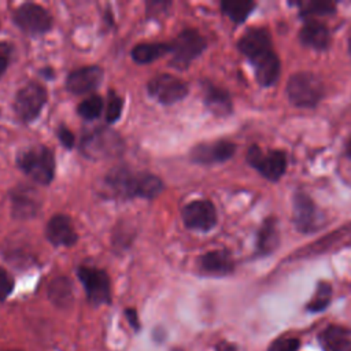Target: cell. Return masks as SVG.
<instances>
[{"instance_id": "cell-27", "label": "cell", "mask_w": 351, "mask_h": 351, "mask_svg": "<svg viewBox=\"0 0 351 351\" xmlns=\"http://www.w3.org/2000/svg\"><path fill=\"white\" fill-rule=\"evenodd\" d=\"M103 107H104V101L99 95H92L86 99H84L80 104H78V115L82 117L86 121H93L96 118H99L103 112Z\"/></svg>"}, {"instance_id": "cell-28", "label": "cell", "mask_w": 351, "mask_h": 351, "mask_svg": "<svg viewBox=\"0 0 351 351\" xmlns=\"http://www.w3.org/2000/svg\"><path fill=\"white\" fill-rule=\"evenodd\" d=\"M122 110H123V99L117 92L110 90L107 104H106V121L108 123L117 122L122 115Z\"/></svg>"}, {"instance_id": "cell-37", "label": "cell", "mask_w": 351, "mask_h": 351, "mask_svg": "<svg viewBox=\"0 0 351 351\" xmlns=\"http://www.w3.org/2000/svg\"><path fill=\"white\" fill-rule=\"evenodd\" d=\"M348 51H350V56H351V38H350V44H348Z\"/></svg>"}, {"instance_id": "cell-1", "label": "cell", "mask_w": 351, "mask_h": 351, "mask_svg": "<svg viewBox=\"0 0 351 351\" xmlns=\"http://www.w3.org/2000/svg\"><path fill=\"white\" fill-rule=\"evenodd\" d=\"M101 193L110 197L155 199L163 191L162 180L147 171H133L128 167L111 169L101 181Z\"/></svg>"}, {"instance_id": "cell-19", "label": "cell", "mask_w": 351, "mask_h": 351, "mask_svg": "<svg viewBox=\"0 0 351 351\" xmlns=\"http://www.w3.org/2000/svg\"><path fill=\"white\" fill-rule=\"evenodd\" d=\"M203 100L206 107L218 117H225L232 112V99L229 93L208 81L203 84Z\"/></svg>"}, {"instance_id": "cell-21", "label": "cell", "mask_w": 351, "mask_h": 351, "mask_svg": "<svg viewBox=\"0 0 351 351\" xmlns=\"http://www.w3.org/2000/svg\"><path fill=\"white\" fill-rule=\"evenodd\" d=\"M299 38L306 47L314 49H325L329 45L330 34L324 23H319L317 21H308L300 29Z\"/></svg>"}, {"instance_id": "cell-16", "label": "cell", "mask_w": 351, "mask_h": 351, "mask_svg": "<svg viewBox=\"0 0 351 351\" xmlns=\"http://www.w3.org/2000/svg\"><path fill=\"white\" fill-rule=\"evenodd\" d=\"M103 69L99 66H85L73 70L66 78V88L74 95L93 92L103 81Z\"/></svg>"}, {"instance_id": "cell-29", "label": "cell", "mask_w": 351, "mask_h": 351, "mask_svg": "<svg viewBox=\"0 0 351 351\" xmlns=\"http://www.w3.org/2000/svg\"><path fill=\"white\" fill-rule=\"evenodd\" d=\"M298 5L302 15H328L335 12V4L329 1H302Z\"/></svg>"}, {"instance_id": "cell-2", "label": "cell", "mask_w": 351, "mask_h": 351, "mask_svg": "<svg viewBox=\"0 0 351 351\" xmlns=\"http://www.w3.org/2000/svg\"><path fill=\"white\" fill-rule=\"evenodd\" d=\"M237 47L255 67V75L262 86H270L277 81L280 60L273 51L271 37L263 27H251L240 37Z\"/></svg>"}, {"instance_id": "cell-12", "label": "cell", "mask_w": 351, "mask_h": 351, "mask_svg": "<svg viewBox=\"0 0 351 351\" xmlns=\"http://www.w3.org/2000/svg\"><path fill=\"white\" fill-rule=\"evenodd\" d=\"M181 218L186 228L207 232L217 225V210L210 200H192L182 207Z\"/></svg>"}, {"instance_id": "cell-11", "label": "cell", "mask_w": 351, "mask_h": 351, "mask_svg": "<svg viewBox=\"0 0 351 351\" xmlns=\"http://www.w3.org/2000/svg\"><path fill=\"white\" fill-rule=\"evenodd\" d=\"M247 162L270 181H277L287 170V155L282 151L263 152L258 145L250 147Z\"/></svg>"}, {"instance_id": "cell-8", "label": "cell", "mask_w": 351, "mask_h": 351, "mask_svg": "<svg viewBox=\"0 0 351 351\" xmlns=\"http://www.w3.org/2000/svg\"><path fill=\"white\" fill-rule=\"evenodd\" d=\"M12 21L26 34H44L52 27L51 14L36 3H25L14 10Z\"/></svg>"}, {"instance_id": "cell-32", "label": "cell", "mask_w": 351, "mask_h": 351, "mask_svg": "<svg viewBox=\"0 0 351 351\" xmlns=\"http://www.w3.org/2000/svg\"><path fill=\"white\" fill-rule=\"evenodd\" d=\"M12 51H14V47L10 43L0 41V78L5 73V70L10 64Z\"/></svg>"}, {"instance_id": "cell-30", "label": "cell", "mask_w": 351, "mask_h": 351, "mask_svg": "<svg viewBox=\"0 0 351 351\" xmlns=\"http://www.w3.org/2000/svg\"><path fill=\"white\" fill-rule=\"evenodd\" d=\"M300 347V340L296 337H278L277 340L271 341L267 351H298Z\"/></svg>"}, {"instance_id": "cell-24", "label": "cell", "mask_w": 351, "mask_h": 351, "mask_svg": "<svg viewBox=\"0 0 351 351\" xmlns=\"http://www.w3.org/2000/svg\"><path fill=\"white\" fill-rule=\"evenodd\" d=\"M48 296L59 307H69L73 303V284L67 277H56L48 287Z\"/></svg>"}, {"instance_id": "cell-36", "label": "cell", "mask_w": 351, "mask_h": 351, "mask_svg": "<svg viewBox=\"0 0 351 351\" xmlns=\"http://www.w3.org/2000/svg\"><path fill=\"white\" fill-rule=\"evenodd\" d=\"M347 154H348V156L351 158V138H350V141H348V144H347Z\"/></svg>"}, {"instance_id": "cell-10", "label": "cell", "mask_w": 351, "mask_h": 351, "mask_svg": "<svg viewBox=\"0 0 351 351\" xmlns=\"http://www.w3.org/2000/svg\"><path fill=\"white\" fill-rule=\"evenodd\" d=\"M147 90L160 104H174L188 95V85L181 78L171 74H159L147 84Z\"/></svg>"}, {"instance_id": "cell-35", "label": "cell", "mask_w": 351, "mask_h": 351, "mask_svg": "<svg viewBox=\"0 0 351 351\" xmlns=\"http://www.w3.org/2000/svg\"><path fill=\"white\" fill-rule=\"evenodd\" d=\"M215 351H237V347L229 341H221L215 346Z\"/></svg>"}, {"instance_id": "cell-38", "label": "cell", "mask_w": 351, "mask_h": 351, "mask_svg": "<svg viewBox=\"0 0 351 351\" xmlns=\"http://www.w3.org/2000/svg\"><path fill=\"white\" fill-rule=\"evenodd\" d=\"M173 351H181V350H177V348H176V350H173Z\"/></svg>"}, {"instance_id": "cell-3", "label": "cell", "mask_w": 351, "mask_h": 351, "mask_svg": "<svg viewBox=\"0 0 351 351\" xmlns=\"http://www.w3.org/2000/svg\"><path fill=\"white\" fill-rule=\"evenodd\" d=\"M18 167L34 182L49 185L55 176V156L45 145H33L16 155Z\"/></svg>"}, {"instance_id": "cell-5", "label": "cell", "mask_w": 351, "mask_h": 351, "mask_svg": "<svg viewBox=\"0 0 351 351\" xmlns=\"http://www.w3.org/2000/svg\"><path fill=\"white\" fill-rule=\"evenodd\" d=\"M287 95L298 107H314L322 99L324 85L313 73H296L288 80Z\"/></svg>"}, {"instance_id": "cell-9", "label": "cell", "mask_w": 351, "mask_h": 351, "mask_svg": "<svg viewBox=\"0 0 351 351\" xmlns=\"http://www.w3.org/2000/svg\"><path fill=\"white\" fill-rule=\"evenodd\" d=\"M77 276L85 288L88 300L93 306H100L110 302L111 285L110 278L104 270L81 265L77 269Z\"/></svg>"}, {"instance_id": "cell-31", "label": "cell", "mask_w": 351, "mask_h": 351, "mask_svg": "<svg viewBox=\"0 0 351 351\" xmlns=\"http://www.w3.org/2000/svg\"><path fill=\"white\" fill-rule=\"evenodd\" d=\"M12 289H14V278L5 269L0 267V302L5 300L11 295Z\"/></svg>"}, {"instance_id": "cell-39", "label": "cell", "mask_w": 351, "mask_h": 351, "mask_svg": "<svg viewBox=\"0 0 351 351\" xmlns=\"http://www.w3.org/2000/svg\"><path fill=\"white\" fill-rule=\"evenodd\" d=\"M7 351H16V350H7Z\"/></svg>"}, {"instance_id": "cell-25", "label": "cell", "mask_w": 351, "mask_h": 351, "mask_svg": "<svg viewBox=\"0 0 351 351\" xmlns=\"http://www.w3.org/2000/svg\"><path fill=\"white\" fill-rule=\"evenodd\" d=\"M255 8V3L250 0H237V1H222V12L234 23H241Z\"/></svg>"}, {"instance_id": "cell-23", "label": "cell", "mask_w": 351, "mask_h": 351, "mask_svg": "<svg viewBox=\"0 0 351 351\" xmlns=\"http://www.w3.org/2000/svg\"><path fill=\"white\" fill-rule=\"evenodd\" d=\"M170 52V43H148L137 44L133 47L130 55L132 59L138 64H145L163 58Z\"/></svg>"}, {"instance_id": "cell-4", "label": "cell", "mask_w": 351, "mask_h": 351, "mask_svg": "<svg viewBox=\"0 0 351 351\" xmlns=\"http://www.w3.org/2000/svg\"><path fill=\"white\" fill-rule=\"evenodd\" d=\"M122 149L123 141L121 136L108 128H96L86 132L80 143L81 154L93 160L114 158Z\"/></svg>"}, {"instance_id": "cell-22", "label": "cell", "mask_w": 351, "mask_h": 351, "mask_svg": "<svg viewBox=\"0 0 351 351\" xmlns=\"http://www.w3.org/2000/svg\"><path fill=\"white\" fill-rule=\"evenodd\" d=\"M280 236L276 218H267L262 223L258 239H256V252L259 255H269L278 247Z\"/></svg>"}, {"instance_id": "cell-13", "label": "cell", "mask_w": 351, "mask_h": 351, "mask_svg": "<svg viewBox=\"0 0 351 351\" xmlns=\"http://www.w3.org/2000/svg\"><path fill=\"white\" fill-rule=\"evenodd\" d=\"M322 215L308 195L296 192L293 196V222L298 230L314 232L322 225Z\"/></svg>"}, {"instance_id": "cell-33", "label": "cell", "mask_w": 351, "mask_h": 351, "mask_svg": "<svg viewBox=\"0 0 351 351\" xmlns=\"http://www.w3.org/2000/svg\"><path fill=\"white\" fill-rule=\"evenodd\" d=\"M56 136H58L59 141L62 143V145H64L66 148H71V147L74 145V141H75L74 134H73V132H71L69 128H66L64 125H60V126L58 128Z\"/></svg>"}, {"instance_id": "cell-17", "label": "cell", "mask_w": 351, "mask_h": 351, "mask_svg": "<svg viewBox=\"0 0 351 351\" xmlns=\"http://www.w3.org/2000/svg\"><path fill=\"white\" fill-rule=\"evenodd\" d=\"M45 236L55 247H71L77 243V232L73 221L66 214H55L45 226Z\"/></svg>"}, {"instance_id": "cell-7", "label": "cell", "mask_w": 351, "mask_h": 351, "mask_svg": "<svg viewBox=\"0 0 351 351\" xmlns=\"http://www.w3.org/2000/svg\"><path fill=\"white\" fill-rule=\"evenodd\" d=\"M47 99H48V93L44 85L34 81L27 82L15 95V100H14L15 114L21 121L32 122L40 115L43 107L47 103Z\"/></svg>"}, {"instance_id": "cell-6", "label": "cell", "mask_w": 351, "mask_h": 351, "mask_svg": "<svg viewBox=\"0 0 351 351\" xmlns=\"http://www.w3.org/2000/svg\"><path fill=\"white\" fill-rule=\"evenodd\" d=\"M206 38L195 29H184L170 43L171 60L176 69H186L206 49Z\"/></svg>"}, {"instance_id": "cell-18", "label": "cell", "mask_w": 351, "mask_h": 351, "mask_svg": "<svg viewBox=\"0 0 351 351\" xmlns=\"http://www.w3.org/2000/svg\"><path fill=\"white\" fill-rule=\"evenodd\" d=\"M199 269L210 276H226L234 269L232 255L225 250H214L203 254L197 259Z\"/></svg>"}, {"instance_id": "cell-20", "label": "cell", "mask_w": 351, "mask_h": 351, "mask_svg": "<svg viewBox=\"0 0 351 351\" xmlns=\"http://www.w3.org/2000/svg\"><path fill=\"white\" fill-rule=\"evenodd\" d=\"M318 341L324 351H351V333L339 325L326 326L318 335Z\"/></svg>"}, {"instance_id": "cell-26", "label": "cell", "mask_w": 351, "mask_h": 351, "mask_svg": "<svg viewBox=\"0 0 351 351\" xmlns=\"http://www.w3.org/2000/svg\"><path fill=\"white\" fill-rule=\"evenodd\" d=\"M330 298H332L330 284L321 281L317 284V289H315L313 298L310 299V302L307 303L306 308L310 313H319L328 307V304L330 303Z\"/></svg>"}, {"instance_id": "cell-15", "label": "cell", "mask_w": 351, "mask_h": 351, "mask_svg": "<svg viewBox=\"0 0 351 351\" xmlns=\"http://www.w3.org/2000/svg\"><path fill=\"white\" fill-rule=\"evenodd\" d=\"M236 145L228 140H218L214 143H202L192 148L191 159L200 165L221 163L233 156Z\"/></svg>"}, {"instance_id": "cell-34", "label": "cell", "mask_w": 351, "mask_h": 351, "mask_svg": "<svg viewBox=\"0 0 351 351\" xmlns=\"http://www.w3.org/2000/svg\"><path fill=\"white\" fill-rule=\"evenodd\" d=\"M125 315H126V319L129 321V324L134 328V330H138L140 329V322H138L137 311L134 308H126Z\"/></svg>"}, {"instance_id": "cell-14", "label": "cell", "mask_w": 351, "mask_h": 351, "mask_svg": "<svg viewBox=\"0 0 351 351\" xmlns=\"http://www.w3.org/2000/svg\"><path fill=\"white\" fill-rule=\"evenodd\" d=\"M11 213L16 219H30L40 211V195L29 185H18L11 193Z\"/></svg>"}]
</instances>
